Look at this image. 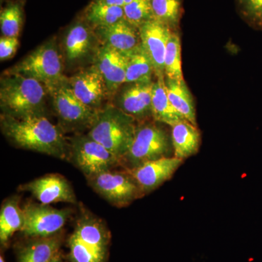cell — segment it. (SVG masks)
<instances>
[{
	"mask_svg": "<svg viewBox=\"0 0 262 262\" xmlns=\"http://www.w3.org/2000/svg\"><path fill=\"white\" fill-rule=\"evenodd\" d=\"M1 128L13 145L68 160L70 144L62 129L51 123L44 114L25 116L3 114Z\"/></svg>",
	"mask_w": 262,
	"mask_h": 262,
	"instance_id": "obj_1",
	"label": "cell"
},
{
	"mask_svg": "<svg viewBox=\"0 0 262 262\" xmlns=\"http://www.w3.org/2000/svg\"><path fill=\"white\" fill-rule=\"evenodd\" d=\"M46 88L37 80L14 74L1 79L0 103L6 115L13 116L44 114Z\"/></svg>",
	"mask_w": 262,
	"mask_h": 262,
	"instance_id": "obj_2",
	"label": "cell"
},
{
	"mask_svg": "<svg viewBox=\"0 0 262 262\" xmlns=\"http://www.w3.org/2000/svg\"><path fill=\"white\" fill-rule=\"evenodd\" d=\"M136 119L116 106H108L98 112L87 134L111 151L121 161L130 149L136 130Z\"/></svg>",
	"mask_w": 262,
	"mask_h": 262,
	"instance_id": "obj_3",
	"label": "cell"
},
{
	"mask_svg": "<svg viewBox=\"0 0 262 262\" xmlns=\"http://www.w3.org/2000/svg\"><path fill=\"white\" fill-rule=\"evenodd\" d=\"M173 151L171 137L166 131L154 123L141 124L136 127L134 141L120 165L131 170L148 162L170 158Z\"/></svg>",
	"mask_w": 262,
	"mask_h": 262,
	"instance_id": "obj_4",
	"label": "cell"
},
{
	"mask_svg": "<svg viewBox=\"0 0 262 262\" xmlns=\"http://www.w3.org/2000/svg\"><path fill=\"white\" fill-rule=\"evenodd\" d=\"M5 74L30 77L42 82L46 89L66 78L63 75L61 57L56 45L52 42L39 46Z\"/></svg>",
	"mask_w": 262,
	"mask_h": 262,
	"instance_id": "obj_5",
	"label": "cell"
},
{
	"mask_svg": "<svg viewBox=\"0 0 262 262\" xmlns=\"http://www.w3.org/2000/svg\"><path fill=\"white\" fill-rule=\"evenodd\" d=\"M47 91L53 98V106L62 129L77 130L92 127L99 110L82 103L74 94L67 78L48 88Z\"/></svg>",
	"mask_w": 262,
	"mask_h": 262,
	"instance_id": "obj_6",
	"label": "cell"
},
{
	"mask_svg": "<svg viewBox=\"0 0 262 262\" xmlns=\"http://www.w3.org/2000/svg\"><path fill=\"white\" fill-rule=\"evenodd\" d=\"M86 179L95 192L117 208L129 206L144 196L136 179L126 170H106Z\"/></svg>",
	"mask_w": 262,
	"mask_h": 262,
	"instance_id": "obj_7",
	"label": "cell"
},
{
	"mask_svg": "<svg viewBox=\"0 0 262 262\" xmlns=\"http://www.w3.org/2000/svg\"><path fill=\"white\" fill-rule=\"evenodd\" d=\"M69 161L84 174L85 178L120 165L118 158L89 136H79L70 144Z\"/></svg>",
	"mask_w": 262,
	"mask_h": 262,
	"instance_id": "obj_8",
	"label": "cell"
},
{
	"mask_svg": "<svg viewBox=\"0 0 262 262\" xmlns=\"http://www.w3.org/2000/svg\"><path fill=\"white\" fill-rule=\"evenodd\" d=\"M23 211L24 222L20 232L32 238L58 234L71 215L70 209H56L42 203H27Z\"/></svg>",
	"mask_w": 262,
	"mask_h": 262,
	"instance_id": "obj_9",
	"label": "cell"
},
{
	"mask_svg": "<svg viewBox=\"0 0 262 262\" xmlns=\"http://www.w3.org/2000/svg\"><path fill=\"white\" fill-rule=\"evenodd\" d=\"M20 190L30 192L42 204L64 202L77 203V198L70 182L58 174H48L23 184Z\"/></svg>",
	"mask_w": 262,
	"mask_h": 262,
	"instance_id": "obj_10",
	"label": "cell"
},
{
	"mask_svg": "<svg viewBox=\"0 0 262 262\" xmlns=\"http://www.w3.org/2000/svg\"><path fill=\"white\" fill-rule=\"evenodd\" d=\"M184 163L175 157L148 162L138 168L126 170L136 179L144 195L171 179Z\"/></svg>",
	"mask_w": 262,
	"mask_h": 262,
	"instance_id": "obj_11",
	"label": "cell"
},
{
	"mask_svg": "<svg viewBox=\"0 0 262 262\" xmlns=\"http://www.w3.org/2000/svg\"><path fill=\"white\" fill-rule=\"evenodd\" d=\"M171 29L153 19L139 28L141 45L154 67L155 77L165 76V56Z\"/></svg>",
	"mask_w": 262,
	"mask_h": 262,
	"instance_id": "obj_12",
	"label": "cell"
},
{
	"mask_svg": "<svg viewBox=\"0 0 262 262\" xmlns=\"http://www.w3.org/2000/svg\"><path fill=\"white\" fill-rule=\"evenodd\" d=\"M95 67L102 75L108 94H113L126 82V57L124 53L106 46L96 52Z\"/></svg>",
	"mask_w": 262,
	"mask_h": 262,
	"instance_id": "obj_13",
	"label": "cell"
},
{
	"mask_svg": "<svg viewBox=\"0 0 262 262\" xmlns=\"http://www.w3.org/2000/svg\"><path fill=\"white\" fill-rule=\"evenodd\" d=\"M68 82L75 96L94 110H98L108 95L102 75L95 67L71 77Z\"/></svg>",
	"mask_w": 262,
	"mask_h": 262,
	"instance_id": "obj_14",
	"label": "cell"
},
{
	"mask_svg": "<svg viewBox=\"0 0 262 262\" xmlns=\"http://www.w3.org/2000/svg\"><path fill=\"white\" fill-rule=\"evenodd\" d=\"M95 35L103 46H108L126 54L141 44L139 29L131 25L126 20L95 29Z\"/></svg>",
	"mask_w": 262,
	"mask_h": 262,
	"instance_id": "obj_15",
	"label": "cell"
},
{
	"mask_svg": "<svg viewBox=\"0 0 262 262\" xmlns=\"http://www.w3.org/2000/svg\"><path fill=\"white\" fill-rule=\"evenodd\" d=\"M152 84L132 83L122 90L117 99L120 108L137 120H145L151 115Z\"/></svg>",
	"mask_w": 262,
	"mask_h": 262,
	"instance_id": "obj_16",
	"label": "cell"
},
{
	"mask_svg": "<svg viewBox=\"0 0 262 262\" xmlns=\"http://www.w3.org/2000/svg\"><path fill=\"white\" fill-rule=\"evenodd\" d=\"M72 234L84 244L108 254L110 232L102 221L96 215L89 213L81 215Z\"/></svg>",
	"mask_w": 262,
	"mask_h": 262,
	"instance_id": "obj_17",
	"label": "cell"
},
{
	"mask_svg": "<svg viewBox=\"0 0 262 262\" xmlns=\"http://www.w3.org/2000/svg\"><path fill=\"white\" fill-rule=\"evenodd\" d=\"M173 157L183 160L195 155L201 144V134L198 126L184 120L171 126Z\"/></svg>",
	"mask_w": 262,
	"mask_h": 262,
	"instance_id": "obj_18",
	"label": "cell"
},
{
	"mask_svg": "<svg viewBox=\"0 0 262 262\" xmlns=\"http://www.w3.org/2000/svg\"><path fill=\"white\" fill-rule=\"evenodd\" d=\"M151 115L155 121L163 122L170 127L187 120L174 108L165 88V76L156 77L151 91Z\"/></svg>",
	"mask_w": 262,
	"mask_h": 262,
	"instance_id": "obj_19",
	"label": "cell"
},
{
	"mask_svg": "<svg viewBox=\"0 0 262 262\" xmlns=\"http://www.w3.org/2000/svg\"><path fill=\"white\" fill-rule=\"evenodd\" d=\"M61 237L58 234L34 237L18 251V262H51L59 253Z\"/></svg>",
	"mask_w": 262,
	"mask_h": 262,
	"instance_id": "obj_20",
	"label": "cell"
},
{
	"mask_svg": "<svg viewBox=\"0 0 262 262\" xmlns=\"http://www.w3.org/2000/svg\"><path fill=\"white\" fill-rule=\"evenodd\" d=\"M165 83L169 100L174 108L187 121L198 126L194 98L185 80H172L165 77Z\"/></svg>",
	"mask_w": 262,
	"mask_h": 262,
	"instance_id": "obj_21",
	"label": "cell"
},
{
	"mask_svg": "<svg viewBox=\"0 0 262 262\" xmlns=\"http://www.w3.org/2000/svg\"><path fill=\"white\" fill-rule=\"evenodd\" d=\"M20 196L15 195L5 200L0 211V243L5 246L17 231L21 230L24 222L23 208Z\"/></svg>",
	"mask_w": 262,
	"mask_h": 262,
	"instance_id": "obj_22",
	"label": "cell"
},
{
	"mask_svg": "<svg viewBox=\"0 0 262 262\" xmlns=\"http://www.w3.org/2000/svg\"><path fill=\"white\" fill-rule=\"evenodd\" d=\"M126 82L151 83L155 75L154 67L142 45L126 53Z\"/></svg>",
	"mask_w": 262,
	"mask_h": 262,
	"instance_id": "obj_23",
	"label": "cell"
},
{
	"mask_svg": "<svg viewBox=\"0 0 262 262\" xmlns=\"http://www.w3.org/2000/svg\"><path fill=\"white\" fill-rule=\"evenodd\" d=\"M94 34L86 24L78 22L72 26L65 37L67 59L74 61L85 56L92 46Z\"/></svg>",
	"mask_w": 262,
	"mask_h": 262,
	"instance_id": "obj_24",
	"label": "cell"
},
{
	"mask_svg": "<svg viewBox=\"0 0 262 262\" xmlns=\"http://www.w3.org/2000/svg\"><path fill=\"white\" fill-rule=\"evenodd\" d=\"M85 19L94 29L125 20L123 8L93 1L85 10Z\"/></svg>",
	"mask_w": 262,
	"mask_h": 262,
	"instance_id": "obj_25",
	"label": "cell"
},
{
	"mask_svg": "<svg viewBox=\"0 0 262 262\" xmlns=\"http://www.w3.org/2000/svg\"><path fill=\"white\" fill-rule=\"evenodd\" d=\"M184 0H151L155 20L171 29L179 31L183 14Z\"/></svg>",
	"mask_w": 262,
	"mask_h": 262,
	"instance_id": "obj_26",
	"label": "cell"
},
{
	"mask_svg": "<svg viewBox=\"0 0 262 262\" xmlns=\"http://www.w3.org/2000/svg\"><path fill=\"white\" fill-rule=\"evenodd\" d=\"M165 77L175 80H184L182 67V44L179 31H171L165 56Z\"/></svg>",
	"mask_w": 262,
	"mask_h": 262,
	"instance_id": "obj_27",
	"label": "cell"
},
{
	"mask_svg": "<svg viewBox=\"0 0 262 262\" xmlns=\"http://www.w3.org/2000/svg\"><path fill=\"white\" fill-rule=\"evenodd\" d=\"M23 23V13L18 3H10L1 10L0 27L3 36L18 37Z\"/></svg>",
	"mask_w": 262,
	"mask_h": 262,
	"instance_id": "obj_28",
	"label": "cell"
},
{
	"mask_svg": "<svg viewBox=\"0 0 262 262\" xmlns=\"http://www.w3.org/2000/svg\"><path fill=\"white\" fill-rule=\"evenodd\" d=\"M71 262H106L107 254L84 244L73 234L69 239Z\"/></svg>",
	"mask_w": 262,
	"mask_h": 262,
	"instance_id": "obj_29",
	"label": "cell"
},
{
	"mask_svg": "<svg viewBox=\"0 0 262 262\" xmlns=\"http://www.w3.org/2000/svg\"><path fill=\"white\" fill-rule=\"evenodd\" d=\"M123 10L125 20L139 29L155 19L151 0H133L123 7Z\"/></svg>",
	"mask_w": 262,
	"mask_h": 262,
	"instance_id": "obj_30",
	"label": "cell"
},
{
	"mask_svg": "<svg viewBox=\"0 0 262 262\" xmlns=\"http://www.w3.org/2000/svg\"><path fill=\"white\" fill-rule=\"evenodd\" d=\"M241 16L251 28L262 31V0H235Z\"/></svg>",
	"mask_w": 262,
	"mask_h": 262,
	"instance_id": "obj_31",
	"label": "cell"
},
{
	"mask_svg": "<svg viewBox=\"0 0 262 262\" xmlns=\"http://www.w3.org/2000/svg\"><path fill=\"white\" fill-rule=\"evenodd\" d=\"M19 46L18 37L0 38V59L1 61L9 59L14 56Z\"/></svg>",
	"mask_w": 262,
	"mask_h": 262,
	"instance_id": "obj_32",
	"label": "cell"
},
{
	"mask_svg": "<svg viewBox=\"0 0 262 262\" xmlns=\"http://www.w3.org/2000/svg\"><path fill=\"white\" fill-rule=\"evenodd\" d=\"M98 3H103V4L115 5V6L122 7L123 8L125 5L130 3L133 0H95Z\"/></svg>",
	"mask_w": 262,
	"mask_h": 262,
	"instance_id": "obj_33",
	"label": "cell"
},
{
	"mask_svg": "<svg viewBox=\"0 0 262 262\" xmlns=\"http://www.w3.org/2000/svg\"><path fill=\"white\" fill-rule=\"evenodd\" d=\"M51 262H63V260L60 256V253H58L54 258H53V260Z\"/></svg>",
	"mask_w": 262,
	"mask_h": 262,
	"instance_id": "obj_34",
	"label": "cell"
},
{
	"mask_svg": "<svg viewBox=\"0 0 262 262\" xmlns=\"http://www.w3.org/2000/svg\"><path fill=\"white\" fill-rule=\"evenodd\" d=\"M0 262H5V258H3V256H1V257H0Z\"/></svg>",
	"mask_w": 262,
	"mask_h": 262,
	"instance_id": "obj_35",
	"label": "cell"
}]
</instances>
